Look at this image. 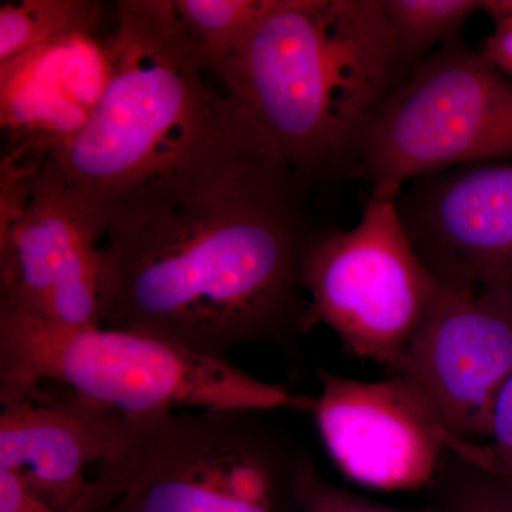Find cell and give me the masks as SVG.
I'll list each match as a JSON object with an SVG mask.
<instances>
[{"instance_id": "cell-1", "label": "cell", "mask_w": 512, "mask_h": 512, "mask_svg": "<svg viewBox=\"0 0 512 512\" xmlns=\"http://www.w3.org/2000/svg\"><path fill=\"white\" fill-rule=\"evenodd\" d=\"M299 185L239 109L104 218L100 325L221 359L308 333Z\"/></svg>"}, {"instance_id": "cell-2", "label": "cell", "mask_w": 512, "mask_h": 512, "mask_svg": "<svg viewBox=\"0 0 512 512\" xmlns=\"http://www.w3.org/2000/svg\"><path fill=\"white\" fill-rule=\"evenodd\" d=\"M214 72L301 184L352 165L399 82L382 0H274Z\"/></svg>"}, {"instance_id": "cell-3", "label": "cell", "mask_w": 512, "mask_h": 512, "mask_svg": "<svg viewBox=\"0 0 512 512\" xmlns=\"http://www.w3.org/2000/svg\"><path fill=\"white\" fill-rule=\"evenodd\" d=\"M111 74L89 124L50 158L103 231L111 208L144 181L204 146L237 116L205 69L173 0L117 3Z\"/></svg>"}, {"instance_id": "cell-4", "label": "cell", "mask_w": 512, "mask_h": 512, "mask_svg": "<svg viewBox=\"0 0 512 512\" xmlns=\"http://www.w3.org/2000/svg\"><path fill=\"white\" fill-rule=\"evenodd\" d=\"M60 387L131 420L178 412H312L289 392L171 340L106 326L64 329L0 311V403Z\"/></svg>"}, {"instance_id": "cell-5", "label": "cell", "mask_w": 512, "mask_h": 512, "mask_svg": "<svg viewBox=\"0 0 512 512\" xmlns=\"http://www.w3.org/2000/svg\"><path fill=\"white\" fill-rule=\"evenodd\" d=\"M258 412H178L137 420L107 474L111 512L296 510L303 451Z\"/></svg>"}, {"instance_id": "cell-6", "label": "cell", "mask_w": 512, "mask_h": 512, "mask_svg": "<svg viewBox=\"0 0 512 512\" xmlns=\"http://www.w3.org/2000/svg\"><path fill=\"white\" fill-rule=\"evenodd\" d=\"M512 160V83L460 37L397 84L356 148L370 198L394 201L420 175Z\"/></svg>"}, {"instance_id": "cell-7", "label": "cell", "mask_w": 512, "mask_h": 512, "mask_svg": "<svg viewBox=\"0 0 512 512\" xmlns=\"http://www.w3.org/2000/svg\"><path fill=\"white\" fill-rule=\"evenodd\" d=\"M303 289L309 328L323 323L349 353L392 372L443 292L414 251L394 201L377 198L352 228L313 235Z\"/></svg>"}, {"instance_id": "cell-8", "label": "cell", "mask_w": 512, "mask_h": 512, "mask_svg": "<svg viewBox=\"0 0 512 512\" xmlns=\"http://www.w3.org/2000/svg\"><path fill=\"white\" fill-rule=\"evenodd\" d=\"M0 170V311L64 329L101 326L99 221L52 158L8 154Z\"/></svg>"}, {"instance_id": "cell-9", "label": "cell", "mask_w": 512, "mask_h": 512, "mask_svg": "<svg viewBox=\"0 0 512 512\" xmlns=\"http://www.w3.org/2000/svg\"><path fill=\"white\" fill-rule=\"evenodd\" d=\"M313 419L323 446L349 480L380 491L427 488L448 447L477 457L485 447L457 439L402 377L380 382L320 369Z\"/></svg>"}, {"instance_id": "cell-10", "label": "cell", "mask_w": 512, "mask_h": 512, "mask_svg": "<svg viewBox=\"0 0 512 512\" xmlns=\"http://www.w3.org/2000/svg\"><path fill=\"white\" fill-rule=\"evenodd\" d=\"M512 375V288H443L393 376L402 377L457 439L491 436L494 404Z\"/></svg>"}, {"instance_id": "cell-11", "label": "cell", "mask_w": 512, "mask_h": 512, "mask_svg": "<svg viewBox=\"0 0 512 512\" xmlns=\"http://www.w3.org/2000/svg\"><path fill=\"white\" fill-rule=\"evenodd\" d=\"M394 204L414 251L443 288H512V161L420 175Z\"/></svg>"}, {"instance_id": "cell-12", "label": "cell", "mask_w": 512, "mask_h": 512, "mask_svg": "<svg viewBox=\"0 0 512 512\" xmlns=\"http://www.w3.org/2000/svg\"><path fill=\"white\" fill-rule=\"evenodd\" d=\"M137 420L74 394L37 387L2 403L0 470L18 473L63 512H97L116 501L104 483L133 440Z\"/></svg>"}, {"instance_id": "cell-13", "label": "cell", "mask_w": 512, "mask_h": 512, "mask_svg": "<svg viewBox=\"0 0 512 512\" xmlns=\"http://www.w3.org/2000/svg\"><path fill=\"white\" fill-rule=\"evenodd\" d=\"M111 74L109 37L77 35L0 63V124L12 150L50 157L89 124Z\"/></svg>"}, {"instance_id": "cell-14", "label": "cell", "mask_w": 512, "mask_h": 512, "mask_svg": "<svg viewBox=\"0 0 512 512\" xmlns=\"http://www.w3.org/2000/svg\"><path fill=\"white\" fill-rule=\"evenodd\" d=\"M396 53L399 84L436 47L457 39L474 13L484 10L477 0H382Z\"/></svg>"}, {"instance_id": "cell-15", "label": "cell", "mask_w": 512, "mask_h": 512, "mask_svg": "<svg viewBox=\"0 0 512 512\" xmlns=\"http://www.w3.org/2000/svg\"><path fill=\"white\" fill-rule=\"evenodd\" d=\"M96 0H20L0 6V63L77 35H97Z\"/></svg>"}, {"instance_id": "cell-16", "label": "cell", "mask_w": 512, "mask_h": 512, "mask_svg": "<svg viewBox=\"0 0 512 512\" xmlns=\"http://www.w3.org/2000/svg\"><path fill=\"white\" fill-rule=\"evenodd\" d=\"M274 0H173L175 15L205 69L215 70L255 28Z\"/></svg>"}, {"instance_id": "cell-17", "label": "cell", "mask_w": 512, "mask_h": 512, "mask_svg": "<svg viewBox=\"0 0 512 512\" xmlns=\"http://www.w3.org/2000/svg\"><path fill=\"white\" fill-rule=\"evenodd\" d=\"M427 488L436 512H512V480L497 463H483L450 447Z\"/></svg>"}, {"instance_id": "cell-18", "label": "cell", "mask_w": 512, "mask_h": 512, "mask_svg": "<svg viewBox=\"0 0 512 512\" xmlns=\"http://www.w3.org/2000/svg\"><path fill=\"white\" fill-rule=\"evenodd\" d=\"M296 512H436L434 508L406 510L370 500L323 477L309 454H303L295 487Z\"/></svg>"}, {"instance_id": "cell-19", "label": "cell", "mask_w": 512, "mask_h": 512, "mask_svg": "<svg viewBox=\"0 0 512 512\" xmlns=\"http://www.w3.org/2000/svg\"><path fill=\"white\" fill-rule=\"evenodd\" d=\"M490 444L498 470L512 480V375L501 387L494 404Z\"/></svg>"}, {"instance_id": "cell-20", "label": "cell", "mask_w": 512, "mask_h": 512, "mask_svg": "<svg viewBox=\"0 0 512 512\" xmlns=\"http://www.w3.org/2000/svg\"><path fill=\"white\" fill-rule=\"evenodd\" d=\"M0 512H63L47 503L15 471L0 470Z\"/></svg>"}]
</instances>
